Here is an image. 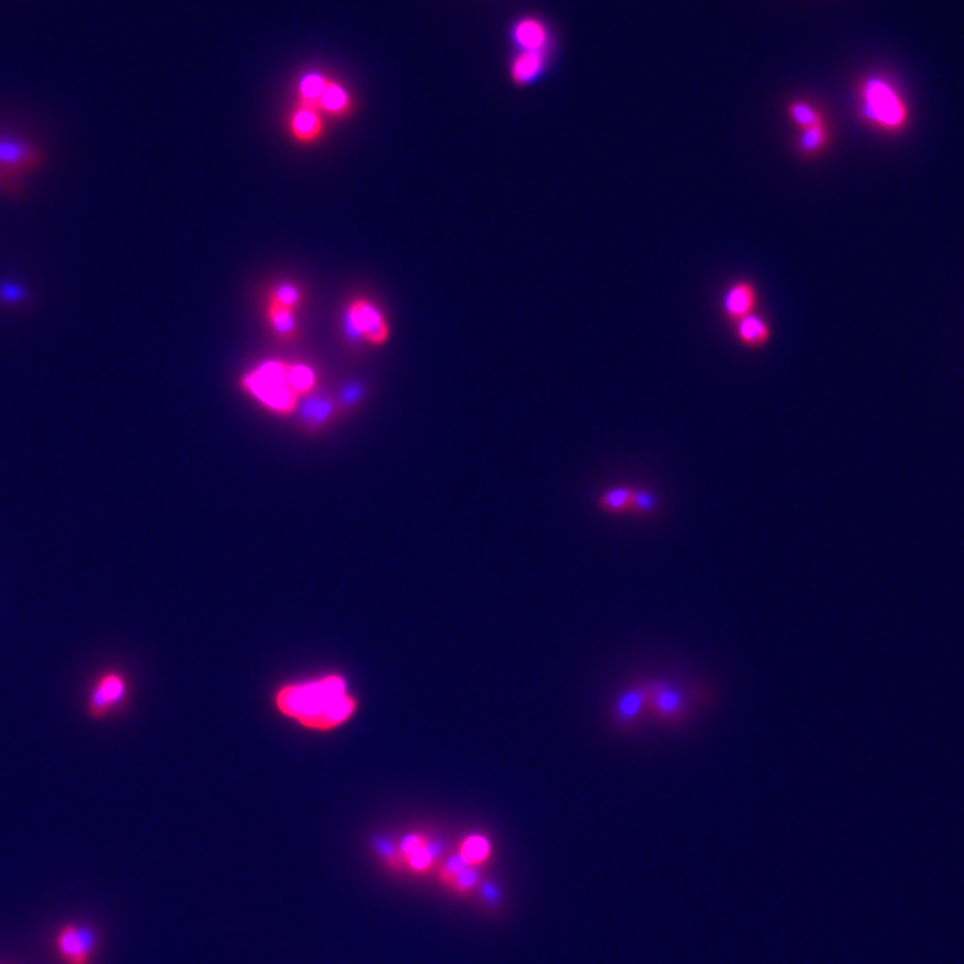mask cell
I'll return each mask as SVG.
<instances>
[{
	"instance_id": "1",
	"label": "cell",
	"mask_w": 964,
	"mask_h": 964,
	"mask_svg": "<svg viewBox=\"0 0 964 964\" xmlns=\"http://www.w3.org/2000/svg\"><path fill=\"white\" fill-rule=\"evenodd\" d=\"M275 706L286 718L315 731H331L356 713V699L340 675L284 686L275 695Z\"/></svg>"
},
{
	"instance_id": "26",
	"label": "cell",
	"mask_w": 964,
	"mask_h": 964,
	"mask_svg": "<svg viewBox=\"0 0 964 964\" xmlns=\"http://www.w3.org/2000/svg\"><path fill=\"white\" fill-rule=\"evenodd\" d=\"M331 415V402H315L311 400L306 404V418H308L311 424H318L320 420H325L327 416Z\"/></svg>"
},
{
	"instance_id": "13",
	"label": "cell",
	"mask_w": 964,
	"mask_h": 964,
	"mask_svg": "<svg viewBox=\"0 0 964 964\" xmlns=\"http://www.w3.org/2000/svg\"><path fill=\"white\" fill-rule=\"evenodd\" d=\"M757 306H759V291L750 281H738L732 284L723 297V315L732 324H738L748 316L756 315Z\"/></svg>"
},
{
	"instance_id": "15",
	"label": "cell",
	"mask_w": 964,
	"mask_h": 964,
	"mask_svg": "<svg viewBox=\"0 0 964 964\" xmlns=\"http://www.w3.org/2000/svg\"><path fill=\"white\" fill-rule=\"evenodd\" d=\"M316 109L324 117L347 118L354 109V99H352L349 90L338 79L329 77L324 93L316 104Z\"/></svg>"
},
{
	"instance_id": "18",
	"label": "cell",
	"mask_w": 964,
	"mask_h": 964,
	"mask_svg": "<svg viewBox=\"0 0 964 964\" xmlns=\"http://www.w3.org/2000/svg\"><path fill=\"white\" fill-rule=\"evenodd\" d=\"M456 857L463 861L468 868L477 870L479 866L486 865L491 857V843L484 834H470L465 840L459 843Z\"/></svg>"
},
{
	"instance_id": "2",
	"label": "cell",
	"mask_w": 964,
	"mask_h": 964,
	"mask_svg": "<svg viewBox=\"0 0 964 964\" xmlns=\"http://www.w3.org/2000/svg\"><path fill=\"white\" fill-rule=\"evenodd\" d=\"M241 390L275 415H291L300 397L288 383V361L268 359L241 375Z\"/></svg>"
},
{
	"instance_id": "8",
	"label": "cell",
	"mask_w": 964,
	"mask_h": 964,
	"mask_svg": "<svg viewBox=\"0 0 964 964\" xmlns=\"http://www.w3.org/2000/svg\"><path fill=\"white\" fill-rule=\"evenodd\" d=\"M649 684V711L663 723H679L688 713V693L674 682L652 679Z\"/></svg>"
},
{
	"instance_id": "14",
	"label": "cell",
	"mask_w": 964,
	"mask_h": 964,
	"mask_svg": "<svg viewBox=\"0 0 964 964\" xmlns=\"http://www.w3.org/2000/svg\"><path fill=\"white\" fill-rule=\"evenodd\" d=\"M552 52H516L511 61V81L518 86H529L541 79L550 65Z\"/></svg>"
},
{
	"instance_id": "25",
	"label": "cell",
	"mask_w": 964,
	"mask_h": 964,
	"mask_svg": "<svg viewBox=\"0 0 964 964\" xmlns=\"http://www.w3.org/2000/svg\"><path fill=\"white\" fill-rule=\"evenodd\" d=\"M268 299L274 300V302H279L283 306H288L291 309H297L299 311L300 304H302V291H300L299 286L293 283H279L275 284Z\"/></svg>"
},
{
	"instance_id": "6",
	"label": "cell",
	"mask_w": 964,
	"mask_h": 964,
	"mask_svg": "<svg viewBox=\"0 0 964 964\" xmlns=\"http://www.w3.org/2000/svg\"><path fill=\"white\" fill-rule=\"evenodd\" d=\"M52 948L59 964H95L100 952V934L88 923H61L52 936Z\"/></svg>"
},
{
	"instance_id": "22",
	"label": "cell",
	"mask_w": 964,
	"mask_h": 964,
	"mask_svg": "<svg viewBox=\"0 0 964 964\" xmlns=\"http://www.w3.org/2000/svg\"><path fill=\"white\" fill-rule=\"evenodd\" d=\"M788 115L800 131L827 122L822 109L816 108L813 102H807L804 99L791 100L788 104Z\"/></svg>"
},
{
	"instance_id": "12",
	"label": "cell",
	"mask_w": 964,
	"mask_h": 964,
	"mask_svg": "<svg viewBox=\"0 0 964 964\" xmlns=\"http://www.w3.org/2000/svg\"><path fill=\"white\" fill-rule=\"evenodd\" d=\"M288 131L300 145H313L322 138L325 131L324 115L318 109L297 102L291 109Z\"/></svg>"
},
{
	"instance_id": "5",
	"label": "cell",
	"mask_w": 964,
	"mask_h": 964,
	"mask_svg": "<svg viewBox=\"0 0 964 964\" xmlns=\"http://www.w3.org/2000/svg\"><path fill=\"white\" fill-rule=\"evenodd\" d=\"M131 682L120 668H106L93 679L86 693V715L102 722L117 715L129 702Z\"/></svg>"
},
{
	"instance_id": "11",
	"label": "cell",
	"mask_w": 964,
	"mask_h": 964,
	"mask_svg": "<svg viewBox=\"0 0 964 964\" xmlns=\"http://www.w3.org/2000/svg\"><path fill=\"white\" fill-rule=\"evenodd\" d=\"M436 854L438 852L431 840L420 832L406 834L395 850V856L400 865L406 866L409 872L415 875H425L429 872L436 861Z\"/></svg>"
},
{
	"instance_id": "19",
	"label": "cell",
	"mask_w": 964,
	"mask_h": 964,
	"mask_svg": "<svg viewBox=\"0 0 964 964\" xmlns=\"http://www.w3.org/2000/svg\"><path fill=\"white\" fill-rule=\"evenodd\" d=\"M831 145V129L827 122L813 125L800 131L798 136V152L804 158H818Z\"/></svg>"
},
{
	"instance_id": "7",
	"label": "cell",
	"mask_w": 964,
	"mask_h": 964,
	"mask_svg": "<svg viewBox=\"0 0 964 964\" xmlns=\"http://www.w3.org/2000/svg\"><path fill=\"white\" fill-rule=\"evenodd\" d=\"M345 334L372 347H383L390 340V324L383 309L372 300H350L345 308Z\"/></svg>"
},
{
	"instance_id": "9",
	"label": "cell",
	"mask_w": 964,
	"mask_h": 964,
	"mask_svg": "<svg viewBox=\"0 0 964 964\" xmlns=\"http://www.w3.org/2000/svg\"><path fill=\"white\" fill-rule=\"evenodd\" d=\"M649 711V684L640 682L620 691L613 704V723L618 729L627 731L641 722Z\"/></svg>"
},
{
	"instance_id": "16",
	"label": "cell",
	"mask_w": 964,
	"mask_h": 964,
	"mask_svg": "<svg viewBox=\"0 0 964 964\" xmlns=\"http://www.w3.org/2000/svg\"><path fill=\"white\" fill-rule=\"evenodd\" d=\"M266 320L272 333L283 341H290L297 336V309L288 308L274 300H266Z\"/></svg>"
},
{
	"instance_id": "20",
	"label": "cell",
	"mask_w": 964,
	"mask_h": 964,
	"mask_svg": "<svg viewBox=\"0 0 964 964\" xmlns=\"http://www.w3.org/2000/svg\"><path fill=\"white\" fill-rule=\"evenodd\" d=\"M327 81H329V75L322 74L318 70H311V72H306L299 79V84H297V95H299L300 104H306V106H311V108L316 109V104L318 100L322 97L324 93L325 86H327Z\"/></svg>"
},
{
	"instance_id": "23",
	"label": "cell",
	"mask_w": 964,
	"mask_h": 964,
	"mask_svg": "<svg viewBox=\"0 0 964 964\" xmlns=\"http://www.w3.org/2000/svg\"><path fill=\"white\" fill-rule=\"evenodd\" d=\"M632 488L615 486L600 495L599 506L607 513H625L631 509Z\"/></svg>"
},
{
	"instance_id": "24",
	"label": "cell",
	"mask_w": 964,
	"mask_h": 964,
	"mask_svg": "<svg viewBox=\"0 0 964 964\" xmlns=\"http://www.w3.org/2000/svg\"><path fill=\"white\" fill-rule=\"evenodd\" d=\"M659 497L652 490L647 488H632L631 509L632 513L641 516L656 515L659 511Z\"/></svg>"
},
{
	"instance_id": "3",
	"label": "cell",
	"mask_w": 964,
	"mask_h": 964,
	"mask_svg": "<svg viewBox=\"0 0 964 964\" xmlns=\"http://www.w3.org/2000/svg\"><path fill=\"white\" fill-rule=\"evenodd\" d=\"M859 104L863 120L882 133H902L909 124L906 100L886 77L865 79L859 88Z\"/></svg>"
},
{
	"instance_id": "4",
	"label": "cell",
	"mask_w": 964,
	"mask_h": 964,
	"mask_svg": "<svg viewBox=\"0 0 964 964\" xmlns=\"http://www.w3.org/2000/svg\"><path fill=\"white\" fill-rule=\"evenodd\" d=\"M45 167V150L22 134L0 131V193L24 192L27 179Z\"/></svg>"
},
{
	"instance_id": "17",
	"label": "cell",
	"mask_w": 964,
	"mask_h": 964,
	"mask_svg": "<svg viewBox=\"0 0 964 964\" xmlns=\"http://www.w3.org/2000/svg\"><path fill=\"white\" fill-rule=\"evenodd\" d=\"M736 338L747 349H761L772 338V327L761 316H748L736 324Z\"/></svg>"
},
{
	"instance_id": "21",
	"label": "cell",
	"mask_w": 964,
	"mask_h": 964,
	"mask_svg": "<svg viewBox=\"0 0 964 964\" xmlns=\"http://www.w3.org/2000/svg\"><path fill=\"white\" fill-rule=\"evenodd\" d=\"M288 383L299 397H309L315 393L318 375L315 368L306 363H288Z\"/></svg>"
},
{
	"instance_id": "10",
	"label": "cell",
	"mask_w": 964,
	"mask_h": 964,
	"mask_svg": "<svg viewBox=\"0 0 964 964\" xmlns=\"http://www.w3.org/2000/svg\"><path fill=\"white\" fill-rule=\"evenodd\" d=\"M511 43L516 52H552L554 36L549 24L538 17L518 18L511 27Z\"/></svg>"
}]
</instances>
